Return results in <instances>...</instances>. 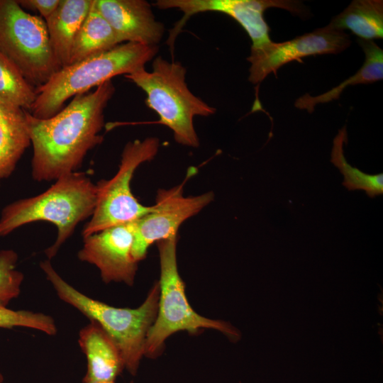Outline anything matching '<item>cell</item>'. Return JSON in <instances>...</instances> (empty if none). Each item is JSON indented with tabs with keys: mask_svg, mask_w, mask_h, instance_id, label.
Wrapping results in <instances>:
<instances>
[{
	"mask_svg": "<svg viewBox=\"0 0 383 383\" xmlns=\"http://www.w3.org/2000/svg\"><path fill=\"white\" fill-rule=\"evenodd\" d=\"M0 53L35 89L60 69L45 21L26 12L17 0H0Z\"/></svg>",
	"mask_w": 383,
	"mask_h": 383,
	"instance_id": "52a82bcc",
	"label": "cell"
},
{
	"mask_svg": "<svg viewBox=\"0 0 383 383\" xmlns=\"http://www.w3.org/2000/svg\"><path fill=\"white\" fill-rule=\"evenodd\" d=\"M60 0H17L18 4L23 9L36 11L48 19L57 7Z\"/></svg>",
	"mask_w": 383,
	"mask_h": 383,
	"instance_id": "cb8c5ba5",
	"label": "cell"
},
{
	"mask_svg": "<svg viewBox=\"0 0 383 383\" xmlns=\"http://www.w3.org/2000/svg\"><path fill=\"white\" fill-rule=\"evenodd\" d=\"M158 50V46L123 43L62 67L35 89L36 98L28 112L38 118H50L64 108L70 98L89 91L114 77L145 67Z\"/></svg>",
	"mask_w": 383,
	"mask_h": 383,
	"instance_id": "3957f363",
	"label": "cell"
},
{
	"mask_svg": "<svg viewBox=\"0 0 383 383\" xmlns=\"http://www.w3.org/2000/svg\"><path fill=\"white\" fill-rule=\"evenodd\" d=\"M78 343L87 364L82 382H114L125 365L118 347L109 334L90 321L80 330Z\"/></svg>",
	"mask_w": 383,
	"mask_h": 383,
	"instance_id": "5bb4252c",
	"label": "cell"
},
{
	"mask_svg": "<svg viewBox=\"0 0 383 383\" xmlns=\"http://www.w3.org/2000/svg\"><path fill=\"white\" fill-rule=\"evenodd\" d=\"M351 44L350 35L329 25L282 43H270L251 48L247 60L250 63L248 80L262 82L270 73L276 75L283 65L302 57L338 54Z\"/></svg>",
	"mask_w": 383,
	"mask_h": 383,
	"instance_id": "8fae6325",
	"label": "cell"
},
{
	"mask_svg": "<svg viewBox=\"0 0 383 383\" xmlns=\"http://www.w3.org/2000/svg\"><path fill=\"white\" fill-rule=\"evenodd\" d=\"M40 266L62 301L99 324L109 334L121 353L125 369L135 375L144 356L148 332L157 313L158 282L138 308H117L90 298L69 284L55 270L50 260L42 262Z\"/></svg>",
	"mask_w": 383,
	"mask_h": 383,
	"instance_id": "277c9868",
	"label": "cell"
},
{
	"mask_svg": "<svg viewBox=\"0 0 383 383\" xmlns=\"http://www.w3.org/2000/svg\"><path fill=\"white\" fill-rule=\"evenodd\" d=\"M111 80L79 94L53 116L41 119L25 111L33 147L32 176L51 181L76 172L89 150L101 143L104 110L115 93Z\"/></svg>",
	"mask_w": 383,
	"mask_h": 383,
	"instance_id": "6da1fadb",
	"label": "cell"
},
{
	"mask_svg": "<svg viewBox=\"0 0 383 383\" xmlns=\"http://www.w3.org/2000/svg\"><path fill=\"white\" fill-rule=\"evenodd\" d=\"M159 147L160 140L156 137L135 140L125 145L116 174L96 184V204L91 219L83 229V238L111 226L133 223L152 209V206H144L135 197L131 182L136 169L152 160Z\"/></svg>",
	"mask_w": 383,
	"mask_h": 383,
	"instance_id": "ba28073f",
	"label": "cell"
},
{
	"mask_svg": "<svg viewBox=\"0 0 383 383\" xmlns=\"http://www.w3.org/2000/svg\"><path fill=\"white\" fill-rule=\"evenodd\" d=\"M186 74L181 62L158 56L152 60L150 72L143 67L124 77L145 93L147 106L159 116L157 123L170 128L177 143L197 148L199 139L194 118L208 117L216 109L190 91Z\"/></svg>",
	"mask_w": 383,
	"mask_h": 383,
	"instance_id": "5b68a950",
	"label": "cell"
},
{
	"mask_svg": "<svg viewBox=\"0 0 383 383\" xmlns=\"http://www.w3.org/2000/svg\"><path fill=\"white\" fill-rule=\"evenodd\" d=\"M119 44L121 43L116 34L97 10L93 0L90 10L74 40L69 65L106 51Z\"/></svg>",
	"mask_w": 383,
	"mask_h": 383,
	"instance_id": "ac0fdd59",
	"label": "cell"
},
{
	"mask_svg": "<svg viewBox=\"0 0 383 383\" xmlns=\"http://www.w3.org/2000/svg\"><path fill=\"white\" fill-rule=\"evenodd\" d=\"M35 98V88L0 53V101L29 111Z\"/></svg>",
	"mask_w": 383,
	"mask_h": 383,
	"instance_id": "44dd1931",
	"label": "cell"
},
{
	"mask_svg": "<svg viewBox=\"0 0 383 383\" xmlns=\"http://www.w3.org/2000/svg\"><path fill=\"white\" fill-rule=\"evenodd\" d=\"M343 30L348 29L360 39L373 40L383 38V1L354 0L328 24Z\"/></svg>",
	"mask_w": 383,
	"mask_h": 383,
	"instance_id": "d6986e66",
	"label": "cell"
},
{
	"mask_svg": "<svg viewBox=\"0 0 383 383\" xmlns=\"http://www.w3.org/2000/svg\"><path fill=\"white\" fill-rule=\"evenodd\" d=\"M97 10L110 24L121 43L157 46L165 31L145 0H94Z\"/></svg>",
	"mask_w": 383,
	"mask_h": 383,
	"instance_id": "4fadbf2b",
	"label": "cell"
},
{
	"mask_svg": "<svg viewBox=\"0 0 383 383\" xmlns=\"http://www.w3.org/2000/svg\"><path fill=\"white\" fill-rule=\"evenodd\" d=\"M135 222V221H134ZM134 222L116 225L84 238L78 258L94 265L104 282L134 283L138 262L131 255Z\"/></svg>",
	"mask_w": 383,
	"mask_h": 383,
	"instance_id": "7c38bea8",
	"label": "cell"
},
{
	"mask_svg": "<svg viewBox=\"0 0 383 383\" xmlns=\"http://www.w3.org/2000/svg\"><path fill=\"white\" fill-rule=\"evenodd\" d=\"M104 383H114V382H104Z\"/></svg>",
	"mask_w": 383,
	"mask_h": 383,
	"instance_id": "484cf974",
	"label": "cell"
},
{
	"mask_svg": "<svg viewBox=\"0 0 383 383\" xmlns=\"http://www.w3.org/2000/svg\"><path fill=\"white\" fill-rule=\"evenodd\" d=\"M346 126L338 131L333 139L331 162L340 170L344 177L342 184L348 191L363 190L370 198L383 194V174H369L352 167L346 160L343 145L348 141Z\"/></svg>",
	"mask_w": 383,
	"mask_h": 383,
	"instance_id": "ffe728a7",
	"label": "cell"
},
{
	"mask_svg": "<svg viewBox=\"0 0 383 383\" xmlns=\"http://www.w3.org/2000/svg\"><path fill=\"white\" fill-rule=\"evenodd\" d=\"M3 381H4V376L0 372V383H3Z\"/></svg>",
	"mask_w": 383,
	"mask_h": 383,
	"instance_id": "d4e9b609",
	"label": "cell"
},
{
	"mask_svg": "<svg viewBox=\"0 0 383 383\" xmlns=\"http://www.w3.org/2000/svg\"><path fill=\"white\" fill-rule=\"evenodd\" d=\"M157 245L160 264L158 308L146 336L144 356L157 357L166 339L182 331L196 334L204 328L214 329L222 332L232 342L239 340L240 331L229 322L202 316L189 304L184 282L177 268V237L159 241Z\"/></svg>",
	"mask_w": 383,
	"mask_h": 383,
	"instance_id": "8992f818",
	"label": "cell"
},
{
	"mask_svg": "<svg viewBox=\"0 0 383 383\" xmlns=\"http://www.w3.org/2000/svg\"><path fill=\"white\" fill-rule=\"evenodd\" d=\"M93 0H60L45 20L50 47L60 68L70 63L72 45Z\"/></svg>",
	"mask_w": 383,
	"mask_h": 383,
	"instance_id": "9a60e30c",
	"label": "cell"
},
{
	"mask_svg": "<svg viewBox=\"0 0 383 383\" xmlns=\"http://www.w3.org/2000/svg\"><path fill=\"white\" fill-rule=\"evenodd\" d=\"M213 199L212 192L184 196L183 184L169 189H159L152 209L134 222L131 249L134 261L138 262L143 260L152 244L177 237L180 226L200 212Z\"/></svg>",
	"mask_w": 383,
	"mask_h": 383,
	"instance_id": "30bf717a",
	"label": "cell"
},
{
	"mask_svg": "<svg viewBox=\"0 0 383 383\" xmlns=\"http://www.w3.org/2000/svg\"><path fill=\"white\" fill-rule=\"evenodd\" d=\"M17 260L13 250L0 251V306L6 307L21 293L23 274L16 270Z\"/></svg>",
	"mask_w": 383,
	"mask_h": 383,
	"instance_id": "603a6c76",
	"label": "cell"
},
{
	"mask_svg": "<svg viewBox=\"0 0 383 383\" xmlns=\"http://www.w3.org/2000/svg\"><path fill=\"white\" fill-rule=\"evenodd\" d=\"M30 143L25 110L0 101V181L13 172Z\"/></svg>",
	"mask_w": 383,
	"mask_h": 383,
	"instance_id": "2e32d148",
	"label": "cell"
},
{
	"mask_svg": "<svg viewBox=\"0 0 383 383\" xmlns=\"http://www.w3.org/2000/svg\"><path fill=\"white\" fill-rule=\"evenodd\" d=\"M357 42L365 55L362 66L353 76L342 82L329 91L312 96L309 94L299 97L294 103L295 107L306 110L309 113L314 111L315 106L339 99L341 93L350 85L371 84L383 78V50L373 40L358 38Z\"/></svg>",
	"mask_w": 383,
	"mask_h": 383,
	"instance_id": "e0dca14e",
	"label": "cell"
},
{
	"mask_svg": "<svg viewBox=\"0 0 383 383\" xmlns=\"http://www.w3.org/2000/svg\"><path fill=\"white\" fill-rule=\"evenodd\" d=\"M26 327L55 335L57 328L54 318L40 312L26 310L15 311L0 306V328Z\"/></svg>",
	"mask_w": 383,
	"mask_h": 383,
	"instance_id": "7402d4cb",
	"label": "cell"
},
{
	"mask_svg": "<svg viewBox=\"0 0 383 383\" xmlns=\"http://www.w3.org/2000/svg\"><path fill=\"white\" fill-rule=\"evenodd\" d=\"M155 6L160 9H175L183 13L167 40L172 52L176 38L187 21L200 13L219 12L231 17L250 38L251 48H260L272 41L270 27L263 16L267 9L279 8L301 18L309 15L307 9L301 1L289 0H157Z\"/></svg>",
	"mask_w": 383,
	"mask_h": 383,
	"instance_id": "9c48e42d",
	"label": "cell"
},
{
	"mask_svg": "<svg viewBox=\"0 0 383 383\" xmlns=\"http://www.w3.org/2000/svg\"><path fill=\"white\" fill-rule=\"evenodd\" d=\"M97 199V187L84 173L61 176L42 194L6 206L0 218V236L29 223L43 221L55 225L57 239L45 250L48 260L55 257L71 236L77 225L91 216Z\"/></svg>",
	"mask_w": 383,
	"mask_h": 383,
	"instance_id": "7a4b0ae2",
	"label": "cell"
}]
</instances>
